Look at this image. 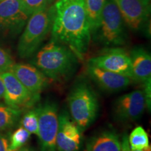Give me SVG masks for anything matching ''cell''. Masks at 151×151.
<instances>
[{
	"label": "cell",
	"instance_id": "cell-1",
	"mask_svg": "<svg viewBox=\"0 0 151 151\" xmlns=\"http://www.w3.org/2000/svg\"><path fill=\"white\" fill-rule=\"evenodd\" d=\"M51 40L67 46L83 60L91 41L84 0H57L52 6Z\"/></svg>",
	"mask_w": 151,
	"mask_h": 151
},
{
	"label": "cell",
	"instance_id": "cell-2",
	"mask_svg": "<svg viewBox=\"0 0 151 151\" xmlns=\"http://www.w3.org/2000/svg\"><path fill=\"white\" fill-rule=\"evenodd\" d=\"M78 60L67 46L50 40L37 52L32 64L49 79L65 82L76 70Z\"/></svg>",
	"mask_w": 151,
	"mask_h": 151
},
{
	"label": "cell",
	"instance_id": "cell-3",
	"mask_svg": "<svg viewBox=\"0 0 151 151\" xmlns=\"http://www.w3.org/2000/svg\"><path fill=\"white\" fill-rule=\"evenodd\" d=\"M67 101L72 120L81 132L85 131L97 117L99 104L97 94L87 83L80 81L71 89Z\"/></svg>",
	"mask_w": 151,
	"mask_h": 151
},
{
	"label": "cell",
	"instance_id": "cell-4",
	"mask_svg": "<svg viewBox=\"0 0 151 151\" xmlns=\"http://www.w3.org/2000/svg\"><path fill=\"white\" fill-rule=\"evenodd\" d=\"M52 7H46L29 17L18 43L20 58L32 56L39 48L52 27Z\"/></svg>",
	"mask_w": 151,
	"mask_h": 151
},
{
	"label": "cell",
	"instance_id": "cell-5",
	"mask_svg": "<svg viewBox=\"0 0 151 151\" xmlns=\"http://www.w3.org/2000/svg\"><path fill=\"white\" fill-rule=\"evenodd\" d=\"M124 24L114 1L106 0L99 24L92 37L104 46H121L126 41Z\"/></svg>",
	"mask_w": 151,
	"mask_h": 151
},
{
	"label": "cell",
	"instance_id": "cell-6",
	"mask_svg": "<svg viewBox=\"0 0 151 151\" xmlns=\"http://www.w3.org/2000/svg\"><path fill=\"white\" fill-rule=\"evenodd\" d=\"M38 108L37 135L41 151H56V137L59 122L58 106L52 101H46Z\"/></svg>",
	"mask_w": 151,
	"mask_h": 151
},
{
	"label": "cell",
	"instance_id": "cell-7",
	"mask_svg": "<svg viewBox=\"0 0 151 151\" xmlns=\"http://www.w3.org/2000/svg\"><path fill=\"white\" fill-rule=\"evenodd\" d=\"M4 84L5 104L15 109L23 111L32 108L40 96L30 92L11 71L1 73Z\"/></svg>",
	"mask_w": 151,
	"mask_h": 151
},
{
	"label": "cell",
	"instance_id": "cell-8",
	"mask_svg": "<svg viewBox=\"0 0 151 151\" xmlns=\"http://www.w3.org/2000/svg\"><path fill=\"white\" fill-rule=\"evenodd\" d=\"M29 18L20 0H6L0 2V35H17L25 26Z\"/></svg>",
	"mask_w": 151,
	"mask_h": 151
},
{
	"label": "cell",
	"instance_id": "cell-9",
	"mask_svg": "<svg viewBox=\"0 0 151 151\" xmlns=\"http://www.w3.org/2000/svg\"><path fill=\"white\" fill-rule=\"evenodd\" d=\"M146 106L144 92L134 90L117 99L113 107V115L121 122H134L142 116Z\"/></svg>",
	"mask_w": 151,
	"mask_h": 151
},
{
	"label": "cell",
	"instance_id": "cell-10",
	"mask_svg": "<svg viewBox=\"0 0 151 151\" xmlns=\"http://www.w3.org/2000/svg\"><path fill=\"white\" fill-rule=\"evenodd\" d=\"M88 65L126 76L132 79L131 60L129 55L122 48L109 49L103 54L90 59Z\"/></svg>",
	"mask_w": 151,
	"mask_h": 151
},
{
	"label": "cell",
	"instance_id": "cell-11",
	"mask_svg": "<svg viewBox=\"0 0 151 151\" xmlns=\"http://www.w3.org/2000/svg\"><path fill=\"white\" fill-rule=\"evenodd\" d=\"M58 129L56 137L58 151H78L81 144V131L66 112L58 117Z\"/></svg>",
	"mask_w": 151,
	"mask_h": 151
},
{
	"label": "cell",
	"instance_id": "cell-12",
	"mask_svg": "<svg viewBox=\"0 0 151 151\" xmlns=\"http://www.w3.org/2000/svg\"><path fill=\"white\" fill-rule=\"evenodd\" d=\"M123 20L130 29L139 30L148 19L150 4L141 0H113Z\"/></svg>",
	"mask_w": 151,
	"mask_h": 151
},
{
	"label": "cell",
	"instance_id": "cell-13",
	"mask_svg": "<svg viewBox=\"0 0 151 151\" xmlns=\"http://www.w3.org/2000/svg\"><path fill=\"white\" fill-rule=\"evenodd\" d=\"M30 92L40 96L49 84V78L32 65L14 64L10 70Z\"/></svg>",
	"mask_w": 151,
	"mask_h": 151
},
{
	"label": "cell",
	"instance_id": "cell-14",
	"mask_svg": "<svg viewBox=\"0 0 151 151\" xmlns=\"http://www.w3.org/2000/svg\"><path fill=\"white\" fill-rule=\"evenodd\" d=\"M87 73L89 77L102 90L108 92H117L127 88L132 79L126 76L100 69L88 65Z\"/></svg>",
	"mask_w": 151,
	"mask_h": 151
},
{
	"label": "cell",
	"instance_id": "cell-15",
	"mask_svg": "<svg viewBox=\"0 0 151 151\" xmlns=\"http://www.w3.org/2000/svg\"><path fill=\"white\" fill-rule=\"evenodd\" d=\"M132 63V79L144 83L151 79V57L145 49L137 47L129 55Z\"/></svg>",
	"mask_w": 151,
	"mask_h": 151
},
{
	"label": "cell",
	"instance_id": "cell-16",
	"mask_svg": "<svg viewBox=\"0 0 151 151\" xmlns=\"http://www.w3.org/2000/svg\"><path fill=\"white\" fill-rule=\"evenodd\" d=\"M121 141L112 130H104L88 140L86 151H120Z\"/></svg>",
	"mask_w": 151,
	"mask_h": 151
},
{
	"label": "cell",
	"instance_id": "cell-17",
	"mask_svg": "<svg viewBox=\"0 0 151 151\" xmlns=\"http://www.w3.org/2000/svg\"><path fill=\"white\" fill-rule=\"evenodd\" d=\"M84 1L92 37L99 24L106 0H84Z\"/></svg>",
	"mask_w": 151,
	"mask_h": 151
},
{
	"label": "cell",
	"instance_id": "cell-18",
	"mask_svg": "<svg viewBox=\"0 0 151 151\" xmlns=\"http://www.w3.org/2000/svg\"><path fill=\"white\" fill-rule=\"evenodd\" d=\"M22 113V111L0 103V132L14 127L20 120Z\"/></svg>",
	"mask_w": 151,
	"mask_h": 151
},
{
	"label": "cell",
	"instance_id": "cell-19",
	"mask_svg": "<svg viewBox=\"0 0 151 151\" xmlns=\"http://www.w3.org/2000/svg\"><path fill=\"white\" fill-rule=\"evenodd\" d=\"M128 141H129L130 148L132 150L134 149L143 150L150 146L148 134L141 126L137 127L133 129V131L130 134Z\"/></svg>",
	"mask_w": 151,
	"mask_h": 151
},
{
	"label": "cell",
	"instance_id": "cell-20",
	"mask_svg": "<svg viewBox=\"0 0 151 151\" xmlns=\"http://www.w3.org/2000/svg\"><path fill=\"white\" fill-rule=\"evenodd\" d=\"M39 123V108L29 109L20 120V124L30 134H37Z\"/></svg>",
	"mask_w": 151,
	"mask_h": 151
},
{
	"label": "cell",
	"instance_id": "cell-21",
	"mask_svg": "<svg viewBox=\"0 0 151 151\" xmlns=\"http://www.w3.org/2000/svg\"><path fill=\"white\" fill-rule=\"evenodd\" d=\"M31 134L22 127L16 129L9 139V151H16L23 146L30 138Z\"/></svg>",
	"mask_w": 151,
	"mask_h": 151
},
{
	"label": "cell",
	"instance_id": "cell-22",
	"mask_svg": "<svg viewBox=\"0 0 151 151\" xmlns=\"http://www.w3.org/2000/svg\"><path fill=\"white\" fill-rule=\"evenodd\" d=\"M24 11L29 17L37 11L48 7L49 0H20Z\"/></svg>",
	"mask_w": 151,
	"mask_h": 151
},
{
	"label": "cell",
	"instance_id": "cell-23",
	"mask_svg": "<svg viewBox=\"0 0 151 151\" xmlns=\"http://www.w3.org/2000/svg\"><path fill=\"white\" fill-rule=\"evenodd\" d=\"M14 64L11 55L3 48H0V74L10 71Z\"/></svg>",
	"mask_w": 151,
	"mask_h": 151
},
{
	"label": "cell",
	"instance_id": "cell-24",
	"mask_svg": "<svg viewBox=\"0 0 151 151\" xmlns=\"http://www.w3.org/2000/svg\"><path fill=\"white\" fill-rule=\"evenodd\" d=\"M151 79L146 81V83H144V92L145 95V99H146V107H148L149 110L150 109V104H151Z\"/></svg>",
	"mask_w": 151,
	"mask_h": 151
},
{
	"label": "cell",
	"instance_id": "cell-25",
	"mask_svg": "<svg viewBox=\"0 0 151 151\" xmlns=\"http://www.w3.org/2000/svg\"><path fill=\"white\" fill-rule=\"evenodd\" d=\"M9 134L0 132V151H9Z\"/></svg>",
	"mask_w": 151,
	"mask_h": 151
},
{
	"label": "cell",
	"instance_id": "cell-26",
	"mask_svg": "<svg viewBox=\"0 0 151 151\" xmlns=\"http://www.w3.org/2000/svg\"><path fill=\"white\" fill-rule=\"evenodd\" d=\"M130 150H131V148H130L127 137V135L124 134L122 137L121 141V148H120V151H130Z\"/></svg>",
	"mask_w": 151,
	"mask_h": 151
},
{
	"label": "cell",
	"instance_id": "cell-27",
	"mask_svg": "<svg viewBox=\"0 0 151 151\" xmlns=\"http://www.w3.org/2000/svg\"><path fill=\"white\" fill-rule=\"evenodd\" d=\"M4 81L1 78V75H0V101L4 99Z\"/></svg>",
	"mask_w": 151,
	"mask_h": 151
},
{
	"label": "cell",
	"instance_id": "cell-28",
	"mask_svg": "<svg viewBox=\"0 0 151 151\" xmlns=\"http://www.w3.org/2000/svg\"><path fill=\"white\" fill-rule=\"evenodd\" d=\"M16 151H35L33 148H30L29 146H22L21 148L18 149Z\"/></svg>",
	"mask_w": 151,
	"mask_h": 151
},
{
	"label": "cell",
	"instance_id": "cell-29",
	"mask_svg": "<svg viewBox=\"0 0 151 151\" xmlns=\"http://www.w3.org/2000/svg\"><path fill=\"white\" fill-rule=\"evenodd\" d=\"M141 1L146 4H150V0H141Z\"/></svg>",
	"mask_w": 151,
	"mask_h": 151
},
{
	"label": "cell",
	"instance_id": "cell-30",
	"mask_svg": "<svg viewBox=\"0 0 151 151\" xmlns=\"http://www.w3.org/2000/svg\"><path fill=\"white\" fill-rule=\"evenodd\" d=\"M130 151H144V150H139V149H134V150L131 149Z\"/></svg>",
	"mask_w": 151,
	"mask_h": 151
},
{
	"label": "cell",
	"instance_id": "cell-31",
	"mask_svg": "<svg viewBox=\"0 0 151 151\" xmlns=\"http://www.w3.org/2000/svg\"><path fill=\"white\" fill-rule=\"evenodd\" d=\"M4 1H6V0H0V2H2Z\"/></svg>",
	"mask_w": 151,
	"mask_h": 151
},
{
	"label": "cell",
	"instance_id": "cell-32",
	"mask_svg": "<svg viewBox=\"0 0 151 151\" xmlns=\"http://www.w3.org/2000/svg\"><path fill=\"white\" fill-rule=\"evenodd\" d=\"M54 1V0H49V1H50V2H51V1Z\"/></svg>",
	"mask_w": 151,
	"mask_h": 151
}]
</instances>
